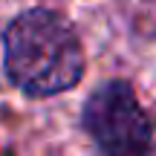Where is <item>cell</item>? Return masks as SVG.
<instances>
[{
  "instance_id": "cell-1",
  "label": "cell",
  "mask_w": 156,
  "mask_h": 156,
  "mask_svg": "<svg viewBox=\"0 0 156 156\" xmlns=\"http://www.w3.org/2000/svg\"><path fill=\"white\" fill-rule=\"evenodd\" d=\"M3 64L26 95L73 90L84 75V49L73 23L49 9L20 12L3 35Z\"/></svg>"
},
{
  "instance_id": "cell-2",
  "label": "cell",
  "mask_w": 156,
  "mask_h": 156,
  "mask_svg": "<svg viewBox=\"0 0 156 156\" xmlns=\"http://www.w3.org/2000/svg\"><path fill=\"white\" fill-rule=\"evenodd\" d=\"M84 127L107 156H147L153 142L151 122L124 81H110L90 95Z\"/></svg>"
},
{
  "instance_id": "cell-3",
  "label": "cell",
  "mask_w": 156,
  "mask_h": 156,
  "mask_svg": "<svg viewBox=\"0 0 156 156\" xmlns=\"http://www.w3.org/2000/svg\"><path fill=\"white\" fill-rule=\"evenodd\" d=\"M147 156H156V133H153V142H151V151H147Z\"/></svg>"
}]
</instances>
